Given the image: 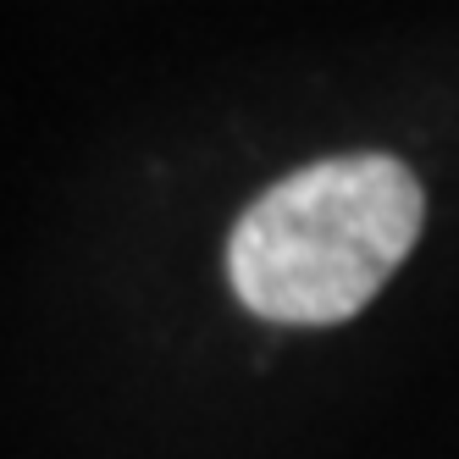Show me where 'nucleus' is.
I'll list each match as a JSON object with an SVG mask.
<instances>
[{"instance_id":"obj_1","label":"nucleus","mask_w":459,"mask_h":459,"mask_svg":"<svg viewBox=\"0 0 459 459\" xmlns=\"http://www.w3.org/2000/svg\"><path fill=\"white\" fill-rule=\"evenodd\" d=\"M426 221L415 172L393 155H338L282 178L233 227V293L282 326L349 321L399 272Z\"/></svg>"}]
</instances>
